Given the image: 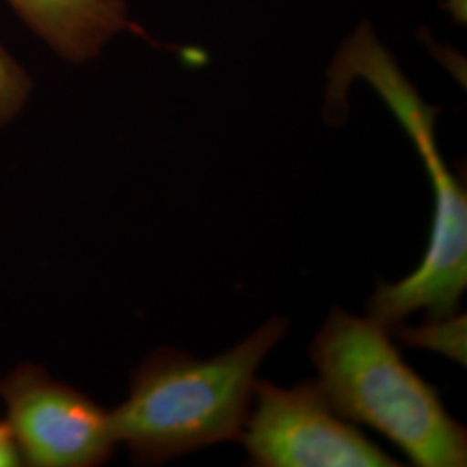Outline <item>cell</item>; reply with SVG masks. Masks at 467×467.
Segmentation results:
<instances>
[{
    "label": "cell",
    "mask_w": 467,
    "mask_h": 467,
    "mask_svg": "<svg viewBox=\"0 0 467 467\" xmlns=\"http://www.w3.org/2000/svg\"><path fill=\"white\" fill-rule=\"evenodd\" d=\"M287 329L270 318L233 350L201 360L161 348L135 368L130 395L111 412L118 443L139 464H161L217 443L241 441L256 370Z\"/></svg>",
    "instance_id": "cell-1"
},
{
    "label": "cell",
    "mask_w": 467,
    "mask_h": 467,
    "mask_svg": "<svg viewBox=\"0 0 467 467\" xmlns=\"http://www.w3.org/2000/svg\"><path fill=\"white\" fill-rule=\"evenodd\" d=\"M310 357L334 410L384 434L420 467H464L466 428L409 368L374 318L341 308L318 331Z\"/></svg>",
    "instance_id": "cell-2"
},
{
    "label": "cell",
    "mask_w": 467,
    "mask_h": 467,
    "mask_svg": "<svg viewBox=\"0 0 467 467\" xmlns=\"http://www.w3.org/2000/svg\"><path fill=\"white\" fill-rule=\"evenodd\" d=\"M337 69L364 77L381 94L412 137L434 191L433 223L426 254L409 277L399 283H379L368 300L370 318L388 331L399 327L403 318L418 310H426L433 320L451 318L467 284V198L464 185L445 167L436 148L434 111L419 99L412 85L368 30H360L351 38Z\"/></svg>",
    "instance_id": "cell-3"
},
{
    "label": "cell",
    "mask_w": 467,
    "mask_h": 467,
    "mask_svg": "<svg viewBox=\"0 0 467 467\" xmlns=\"http://www.w3.org/2000/svg\"><path fill=\"white\" fill-rule=\"evenodd\" d=\"M241 441L251 466H401L334 410L318 381L285 389L254 381Z\"/></svg>",
    "instance_id": "cell-4"
},
{
    "label": "cell",
    "mask_w": 467,
    "mask_h": 467,
    "mask_svg": "<svg viewBox=\"0 0 467 467\" xmlns=\"http://www.w3.org/2000/svg\"><path fill=\"white\" fill-rule=\"evenodd\" d=\"M0 399L28 466H100L118 443L111 412L32 364L19 366L0 381Z\"/></svg>",
    "instance_id": "cell-5"
},
{
    "label": "cell",
    "mask_w": 467,
    "mask_h": 467,
    "mask_svg": "<svg viewBox=\"0 0 467 467\" xmlns=\"http://www.w3.org/2000/svg\"><path fill=\"white\" fill-rule=\"evenodd\" d=\"M17 16L61 57L84 63L117 34H144L129 19L125 0H9Z\"/></svg>",
    "instance_id": "cell-6"
},
{
    "label": "cell",
    "mask_w": 467,
    "mask_h": 467,
    "mask_svg": "<svg viewBox=\"0 0 467 467\" xmlns=\"http://www.w3.org/2000/svg\"><path fill=\"white\" fill-rule=\"evenodd\" d=\"M30 77L0 46V127L16 117L28 99Z\"/></svg>",
    "instance_id": "cell-7"
},
{
    "label": "cell",
    "mask_w": 467,
    "mask_h": 467,
    "mask_svg": "<svg viewBox=\"0 0 467 467\" xmlns=\"http://www.w3.org/2000/svg\"><path fill=\"white\" fill-rule=\"evenodd\" d=\"M23 459L17 451L15 436L7 422H0V467L21 466Z\"/></svg>",
    "instance_id": "cell-8"
}]
</instances>
